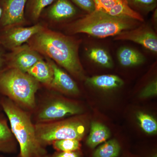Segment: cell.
<instances>
[{
    "label": "cell",
    "instance_id": "obj_10",
    "mask_svg": "<svg viewBox=\"0 0 157 157\" xmlns=\"http://www.w3.org/2000/svg\"><path fill=\"white\" fill-rule=\"evenodd\" d=\"M115 40H128L142 45L149 50L157 52L156 34L151 28L145 25L124 31L115 36Z\"/></svg>",
    "mask_w": 157,
    "mask_h": 157
},
{
    "label": "cell",
    "instance_id": "obj_13",
    "mask_svg": "<svg viewBox=\"0 0 157 157\" xmlns=\"http://www.w3.org/2000/svg\"><path fill=\"white\" fill-rule=\"evenodd\" d=\"M78 12L77 7L70 0H54L42 13L52 21H60L75 17Z\"/></svg>",
    "mask_w": 157,
    "mask_h": 157
},
{
    "label": "cell",
    "instance_id": "obj_22",
    "mask_svg": "<svg viewBox=\"0 0 157 157\" xmlns=\"http://www.w3.org/2000/svg\"><path fill=\"white\" fill-rule=\"evenodd\" d=\"M129 7L137 13H148L156 9L157 0H126Z\"/></svg>",
    "mask_w": 157,
    "mask_h": 157
},
{
    "label": "cell",
    "instance_id": "obj_4",
    "mask_svg": "<svg viewBox=\"0 0 157 157\" xmlns=\"http://www.w3.org/2000/svg\"><path fill=\"white\" fill-rule=\"evenodd\" d=\"M39 87V82L28 73L9 67L0 72V94L27 111L36 109Z\"/></svg>",
    "mask_w": 157,
    "mask_h": 157
},
{
    "label": "cell",
    "instance_id": "obj_32",
    "mask_svg": "<svg viewBox=\"0 0 157 157\" xmlns=\"http://www.w3.org/2000/svg\"><path fill=\"white\" fill-rule=\"evenodd\" d=\"M153 157H157V155H155L154 156H153Z\"/></svg>",
    "mask_w": 157,
    "mask_h": 157
},
{
    "label": "cell",
    "instance_id": "obj_20",
    "mask_svg": "<svg viewBox=\"0 0 157 157\" xmlns=\"http://www.w3.org/2000/svg\"><path fill=\"white\" fill-rule=\"evenodd\" d=\"M121 147L115 139L106 141L99 147L94 154V157H117Z\"/></svg>",
    "mask_w": 157,
    "mask_h": 157
},
{
    "label": "cell",
    "instance_id": "obj_23",
    "mask_svg": "<svg viewBox=\"0 0 157 157\" xmlns=\"http://www.w3.org/2000/svg\"><path fill=\"white\" fill-rule=\"evenodd\" d=\"M137 117L140 127L144 132L151 135L157 133V123L154 118L142 112L138 113Z\"/></svg>",
    "mask_w": 157,
    "mask_h": 157
},
{
    "label": "cell",
    "instance_id": "obj_28",
    "mask_svg": "<svg viewBox=\"0 0 157 157\" xmlns=\"http://www.w3.org/2000/svg\"><path fill=\"white\" fill-rule=\"evenodd\" d=\"M5 48L0 45V72L6 67Z\"/></svg>",
    "mask_w": 157,
    "mask_h": 157
},
{
    "label": "cell",
    "instance_id": "obj_8",
    "mask_svg": "<svg viewBox=\"0 0 157 157\" xmlns=\"http://www.w3.org/2000/svg\"><path fill=\"white\" fill-rule=\"evenodd\" d=\"M6 67L14 68L27 73L37 62L43 59L41 54L28 44L14 48L5 56Z\"/></svg>",
    "mask_w": 157,
    "mask_h": 157
},
{
    "label": "cell",
    "instance_id": "obj_14",
    "mask_svg": "<svg viewBox=\"0 0 157 157\" xmlns=\"http://www.w3.org/2000/svg\"><path fill=\"white\" fill-rule=\"evenodd\" d=\"M18 143L6 116L0 113V152L12 154L18 151Z\"/></svg>",
    "mask_w": 157,
    "mask_h": 157
},
{
    "label": "cell",
    "instance_id": "obj_15",
    "mask_svg": "<svg viewBox=\"0 0 157 157\" xmlns=\"http://www.w3.org/2000/svg\"><path fill=\"white\" fill-rule=\"evenodd\" d=\"M27 73L33 76L39 83L50 87L53 78L52 67L48 62L43 59L37 62L28 70Z\"/></svg>",
    "mask_w": 157,
    "mask_h": 157
},
{
    "label": "cell",
    "instance_id": "obj_5",
    "mask_svg": "<svg viewBox=\"0 0 157 157\" xmlns=\"http://www.w3.org/2000/svg\"><path fill=\"white\" fill-rule=\"evenodd\" d=\"M37 140L46 147L54 141L65 139L80 140L86 132V126L82 119L73 117L49 122L34 124Z\"/></svg>",
    "mask_w": 157,
    "mask_h": 157
},
{
    "label": "cell",
    "instance_id": "obj_18",
    "mask_svg": "<svg viewBox=\"0 0 157 157\" xmlns=\"http://www.w3.org/2000/svg\"><path fill=\"white\" fill-rule=\"evenodd\" d=\"M118 59L122 66L132 67L142 63L145 58L142 54L133 48L123 47L118 52Z\"/></svg>",
    "mask_w": 157,
    "mask_h": 157
},
{
    "label": "cell",
    "instance_id": "obj_27",
    "mask_svg": "<svg viewBox=\"0 0 157 157\" xmlns=\"http://www.w3.org/2000/svg\"><path fill=\"white\" fill-rule=\"evenodd\" d=\"M49 157H80L79 155L75 151H60L56 152L52 155H49Z\"/></svg>",
    "mask_w": 157,
    "mask_h": 157
},
{
    "label": "cell",
    "instance_id": "obj_11",
    "mask_svg": "<svg viewBox=\"0 0 157 157\" xmlns=\"http://www.w3.org/2000/svg\"><path fill=\"white\" fill-rule=\"evenodd\" d=\"M95 11H101L113 16L130 17L144 22L141 14L132 10L126 0H93Z\"/></svg>",
    "mask_w": 157,
    "mask_h": 157
},
{
    "label": "cell",
    "instance_id": "obj_7",
    "mask_svg": "<svg viewBox=\"0 0 157 157\" xmlns=\"http://www.w3.org/2000/svg\"><path fill=\"white\" fill-rule=\"evenodd\" d=\"M44 28L42 25L29 27H8L0 29V45L5 49L12 50L24 44L33 36Z\"/></svg>",
    "mask_w": 157,
    "mask_h": 157
},
{
    "label": "cell",
    "instance_id": "obj_25",
    "mask_svg": "<svg viewBox=\"0 0 157 157\" xmlns=\"http://www.w3.org/2000/svg\"><path fill=\"white\" fill-rule=\"evenodd\" d=\"M78 9L89 14L95 11L94 3L93 0H70Z\"/></svg>",
    "mask_w": 157,
    "mask_h": 157
},
{
    "label": "cell",
    "instance_id": "obj_31",
    "mask_svg": "<svg viewBox=\"0 0 157 157\" xmlns=\"http://www.w3.org/2000/svg\"><path fill=\"white\" fill-rule=\"evenodd\" d=\"M0 157H7L4 156H3V155H0Z\"/></svg>",
    "mask_w": 157,
    "mask_h": 157
},
{
    "label": "cell",
    "instance_id": "obj_24",
    "mask_svg": "<svg viewBox=\"0 0 157 157\" xmlns=\"http://www.w3.org/2000/svg\"><path fill=\"white\" fill-rule=\"evenodd\" d=\"M52 145L54 148L60 151H76L80 147L79 140L75 139L56 140Z\"/></svg>",
    "mask_w": 157,
    "mask_h": 157
},
{
    "label": "cell",
    "instance_id": "obj_21",
    "mask_svg": "<svg viewBox=\"0 0 157 157\" xmlns=\"http://www.w3.org/2000/svg\"><path fill=\"white\" fill-rule=\"evenodd\" d=\"M88 56L92 60L106 68L112 67L111 57L106 50L101 48H93L89 51Z\"/></svg>",
    "mask_w": 157,
    "mask_h": 157
},
{
    "label": "cell",
    "instance_id": "obj_6",
    "mask_svg": "<svg viewBox=\"0 0 157 157\" xmlns=\"http://www.w3.org/2000/svg\"><path fill=\"white\" fill-rule=\"evenodd\" d=\"M82 109L77 104L56 97H49L42 103L36 115V123L49 122L78 115Z\"/></svg>",
    "mask_w": 157,
    "mask_h": 157
},
{
    "label": "cell",
    "instance_id": "obj_9",
    "mask_svg": "<svg viewBox=\"0 0 157 157\" xmlns=\"http://www.w3.org/2000/svg\"><path fill=\"white\" fill-rule=\"evenodd\" d=\"M28 0H0L2 15L0 29L20 26L26 22L25 8Z\"/></svg>",
    "mask_w": 157,
    "mask_h": 157
},
{
    "label": "cell",
    "instance_id": "obj_17",
    "mask_svg": "<svg viewBox=\"0 0 157 157\" xmlns=\"http://www.w3.org/2000/svg\"><path fill=\"white\" fill-rule=\"evenodd\" d=\"M110 136V132L107 127L98 122H93L87 138V145L91 148H95L109 139Z\"/></svg>",
    "mask_w": 157,
    "mask_h": 157
},
{
    "label": "cell",
    "instance_id": "obj_1",
    "mask_svg": "<svg viewBox=\"0 0 157 157\" xmlns=\"http://www.w3.org/2000/svg\"><path fill=\"white\" fill-rule=\"evenodd\" d=\"M34 50L56 62L78 79L84 78V71L78 56L79 42L44 28L28 41Z\"/></svg>",
    "mask_w": 157,
    "mask_h": 157
},
{
    "label": "cell",
    "instance_id": "obj_26",
    "mask_svg": "<svg viewBox=\"0 0 157 157\" xmlns=\"http://www.w3.org/2000/svg\"><path fill=\"white\" fill-rule=\"evenodd\" d=\"M157 94V81L155 79L144 88L140 93V96L141 98H147Z\"/></svg>",
    "mask_w": 157,
    "mask_h": 157
},
{
    "label": "cell",
    "instance_id": "obj_30",
    "mask_svg": "<svg viewBox=\"0 0 157 157\" xmlns=\"http://www.w3.org/2000/svg\"><path fill=\"white\" fill-rule=\"evenodd\" d=\"M43 157H49V155H47Z\"/></svg>",
    "mask_w": 157,
    "mask_h": 157
},
{
    "label": "cell",
    "instance_id": "obj_33",
    "mask_svg": "<svg viewBox=\"0 0 157 157\" xmlns=\"http://www.w3.org/2000/svg\"><path fill=\"white\" fill-rule=\"evenodd\" d=\"M0 107H1V106H0Z\"/></svg>",
    "mask_w": 157,
    "mask_h": 157
},
{
    "label": "cell",
    "instance_id": "obj_3",
    "mask_svg": "<svg viewBox=\"0 0 157 157\" xmlns=\"http://www.w3.org/2000/svg\"><path fill=\"white\" fill-rule=\"evenodd\" d=\"M141 22L124 17L113 16L95 11L82 15L69 26L68 31L73 34H87L99 38L117 36L121 32L138 27Z\"/></svg>",
    "mask_w": 157,
    "mask_h": 157
},
{
    "label": "cell",
    "instance_id": "obj_2",
    "mask_svg": "<svg viewBox=\"0 0 157 157\" xmlns=\"http://www.w3.org/2000/svg\"><path fill=\"white\" fill-rule=\"evenodd\" d=\"M0 106L8 118L10 128L19 147L18 157H43L48 155L46 147L36 136L34 124L29 111L6 97L0 98Z\"/></svg>",
    "mask_w": 157,
    "mask_h": 157
},
{
    "label": "cell",
    "instance_id": "obj_19",
    "mask_svg": "<svg viewBox=\"0 0 157 157\" xmlns=\"http://www.w3.org/2000/svg\"><path fill=\"white\" fill-rule=\"evenodd\" d=\"M54 0H28L25 15L33 21L38 20L43 10L52 4Z\"/></svg>",
    "mask_w": 157,
    "mask_h": 157
},
{
    "label": "cell",
    "instance_id": "obj_16",
    "mask_svg": "<svg viewBox=\"0 0 157 157\" xmlns=\"http://www.w3.org/2000/svg\"><path fill=\"white\" fill-rule=\"evenodd\" d=\"M86 82L90 85L103 90H111L120 87L124 82L119 76L113 75H103L88 78Z\"/></svg>",
    "mask_w": 157,
    "mask_h": 157
},
{
    "label": "cell",
    "instance_id": "obj_12",
    "mask_svg": "<svg viewBox=\"0 0 157 157\" xmlns=\"http://www.w3.org/2000/svg\"><path fill=\"white\" fill-rule=\"evenodd\" d=\"M53 70V78L50 88L57 91L69 95H77L79 90L76 82L72 78L51 59L46 57Z\"/></svg>",
    "mask_w": 157,
    "mask_h": 157
},
{
    "label": "cell",
    "instance_id": "obj_29",
    "mask_svg": "<svg viewBox=\"0 0 157 157\" xmlns=\"http://www.w3.org/2000/svg\"><path fill=\"white\" fill-rule=\"evenodd\" d=\"M1 15H2V9L0 8V17H1Z\"/></svg>",
    "mask_w": 157,
    "mask_h": 157
}]
</instances>
